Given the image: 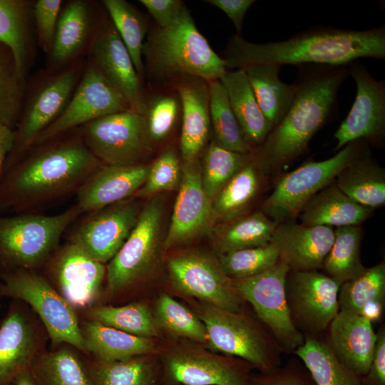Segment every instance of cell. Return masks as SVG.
<instances>
[{
    "label": "cell",
    "instance_id": "1",
    "mask_svg": "<svg viewBox=\"0 0 385 385\" xmlns=\"http://www.w3.org/2000/svg\"><path fill=\"white\" fill-rule=\"evenodd\" d=\"M360 58L385 59V26L368 30L317 27L281 41L255 43L231 36L222 59L226 68L258 65L346 67Z\"/></svg>",
    "mask_w": 385,
    "mask_h": 385
},
{
    "label": "cell",
    "instance_id": "2",
    "mask_svg": "<svg viewBox=\"0 0 385 385\" xmlns=\"http://www.w3.org/2000/svg\"><path fill=\"white\" fill-rule=\"evenodd\" d=\"M347 76V66H301L291 107L252 153L255 166L273 170L302 154L334 111L338 92Z\"/></svg>",
    "mask_w": 385,
    "mask_h": 385
},
{
    "label": "cell",
    "instance_id": "3",
    "mask_svg": "<svg viewBox=\"0 0 385 385\" xmlns=\"http://www.w3.org/2000/svg\"><path fill=\"white\" fill-rule=\"evenodd\" d=\"M102 165L83 140L46 146L5 170L0 208L21 210L77 191Z\"/></svg>",
    "mask_w": 385,
    "mask_h": 385
},
{
    "label": "cell",
    "instance_id": "4",
    "mask_svg": "<svg viewBox=\"0 0 385 385\" xmlns=\"http://www.w3.org/2000/svg\"><path fill=\"white\" fill-rule=\"evenodd\" d=\"M143 55L150 71L163 78L187 76L210 82L227 71L185 6L170 24L150 32Z\"/></svg>",
    "mask_w": 385,
    "mask_h": 385
},
{
    "label": "cell",
    "instance_id": "5",
    "mask_svg": "<svg viewBox=\"0 0 385 385\" xmlns=\"http://www.w3.org/2000/svg\"><path fill=\"white\" fill-rule=\"evenodd\" d=\"M197 315L205 324L212 351L242 359L261 374L282 365L277 342L257 319L242 310L230 312L201 303Z\"/></svg>",
    "mask_w": 385,
    "mask_h": 385
},
{
    "label": "cell",
    "instance_id": "6",
    "mask_svg": "<svg viewBox=\"0 0 385 385\" xmlns=\"http://www.w3.org/2000/svg\"><path fill=\"white\" fill-rule=\"evenodd\" d=\"M81 213L75 205L54 215L19 214L0 217V266L4 270H31L42 265Z\"/></svg>",
    "mask_w": 385,
    "mask_h": 385
},
{
    "label": "cell",
    "instance_id": "7",
    "mask_svg": "<svg viewBox=\"0 0 385 385\" xmlns=\"http://www.w3.org/2000/svg\"><path fill=\"white\" fill-rule=\"evenodd\" d=\"M366 155L367 148L359 140L348 143L328 159L304 163L279 181L264 201L261 211L277 224L293 220L307 202L345 167Z\"/></svg>",
    "mask_w": 385,
    "mask_h": 385
},
{
    "label": "cell",
    "instance_id": "8",
    "mask_svg": "<svg viewBox=\"0 0 385 385\" xmlns=\"http://www.w3.org/2000/svg\"><path fill=\"white\" fill-rule=\"evenodd\" d=\"M2 295L29 304L41 319L53 344L66 343L86 351L73 307L42 276L29 270H4Z\"/></svg>",
    "mask_w": 385,
    "mask_h": 385
},
{
    "label": "cell",
    "instance_id": "9",
    "mask_svg": "<svg viewBox=\"0 0 385 385\" xmlns=\"http://www.w3.org/2000/svg\"><path fill=\"white\" fill-rule=\"evenodd\" d=\"M163 198L154 195L141 207L135 226L106 267L107 289L125 290L145 278L155 267L163 249Z\"/></svg>",
    "mask_w": 385,
    "mask_h": 385
},
{
    "label": "cell",
    "instance_id": "10",
    "mask_svg": "<svg viewBox=\"0 0 385 385\" xmlns=\"http://www.w3.org/2000/svg\"><path fill=\"white\" fill-rule=\"evenodd\" d=\"M161 383L178 385H252V366L246 361L220 355L197 344H177L160 356Z\"/></svg>",
    "mask_w": 385,
    "mask_h": 385
},
{
    "label": "cell",
    "instance_id": "11",
    "mask_svg": "<svg viewBox=\"0 0 385 385\" xmlns=\"http://www.w3.org/2000/svg\"><path fill=\"white\" fill-rule=\"evenodd\" d=\"M83 126V141L104 165L142 164L153 153L143 115L132 109L110 114Z\"/></svg>",
    "mask_w": 385,
    "mask_h": 385
},
{
    "label": "cell",
    "instance_id": "12",
    "mask_svg": "<svg viewBox=\"0 0 385 385\" xmlns=\"http://www.w3.org/2000/svg\"><path fill=\"white\" fill-rule=\"evenodd\" d=\"M289 270L279 260L259 274L232 279L237 293L250 304L256 317L273 335L283 354H294L304 342V334L292 320L287 302L285 284Z\"/></svg>",
    "mask_w": 385,
    "mask_h": 385
},
{
    "label": "cell",
    "instance_id": "13",
    "mask_svg": "<svg viewBox=\"0 0 385 385\" xmlns=\"http://www.w3.org/2000/svg\"><path fill=\"white\" fill-rule=\"evenodd\" d=\"M167 267L173 287L180 293L227 311L244 309L245 302L217 258L199 252H184L169 258Z\"/></svg>",
    "mask_w": 385,
    "mask_h": 385
},
{
    "label": "cell",
    "instance_id": "14",
    "mask_svg": "<svg viewBox=\"0 0 385 385\" xmlns=\"http://www.w3.org/2000/svg\"><path fill=\"white\" fill-rule=\"evenodd\" d=\"M341 283L317 270L291 271L286 278L292 320L304 336L324 334L339 311Z\"/></svg>",
    "mask_w": 385,
    "mask_h": 385
},
{
    "label": "cell",
    "instance_id": "15",
    "mask_svg": "<svg viewBox=\"0 0 385 385\" xmlns=\"http://www.w3.org/2000/svg\"><path fill=\"white\" fill-rule=\"evenodd\" d=\"M78 76L76 68L58 73L42 84L23 106L5 170L21 158L40 133L60 116L75 91Z\"/></svg>",
    "mask_w": 385,
    "mask_h": 385
},
{
    "label": "cell",
    "instance_id": "16",
    "mask_svg": "<svg viewBox=\"0 0 385 385\" xmlns=\"http://www.w3.org/2000/svg\"><path fill=\"white\" fill-rule=\"evenodd\" d=\"M130 109L123 96L89 64L60 116L36 138L41 144L78 125L101 117Z\"/></svg>",
    "mask_w": 385,
    "mask_h": 385
},
{
    "label": "cell",
    "instance_id": "17",
    "mask_svg": "<svg viewBox=\"0 0 385 385\" xmlns=\"http://www.w3.org/2000/svg\"><path fill=\"white\" fill-rule=\"evenodd\" d=\"M347 71L356 83V93L349 113L334 134L336 150L359 140L378 144L385 134V81L376 80L359 62L349 64Z\"/></svg>",
    "mask_w": 385,
    "mask_h": 385
},
{
    "label": "cell",
    "instance_id": "18",
    "mask_svg": "<svg viewBox=\"0 0 385 385\" xmlns=\"http://www.w3.org/2000/svg\"><path fill=\"white\" fill-rule=\"evenodd\" d=\"M141 208L125 200L95 212L73 234V242L101 263L108 262L119 251L135 226Z\"/></svg>",
    "mask_w": 385,
    "mask_h": 385
},
{
    "label": "cell",
    "instance_id": "19",
    "mask_svg": "<svg viewBox=\"0 0 385 385\" xmlns=\"http://www.w3.org/2000/svg\"><path fill=\"white\" fill-rule=\"evenodd\" d=\"M213 220L212 200L202 188L197 160L183 163L179 191L163 249L167 250L191 240L207 230Z\"/></svg>",
    "mask_w": 385,
    "mask_h": 385
},
{
    "label": "cell",
    "instance_id": "20",
    "mask_svg": "<svg viewBox=\"0 0 385 385\" xmlns=\"http://www.w3.org/2000/svg\"><path fill=\"white\" fill-rule=\"evenodd\" d=\"M60 294L73 307H90L98 297L106 269L78 245L70 242L55 255L51 269Z\"/></svg>",
    "mask_w": 385,
    "mask_h": 385
},
{
    "label": "cell",
    "instance_id": "21",
    "mask_svg": "<svg viewBox=\"0 0 385 385\" xmlns=\"http://www.w3.org/2000/svg\"><path fill=\"white\" fill-rule=\"evenodd\" d=\"M93 65L123 96L130 109L143 115L145 108L139 75L113 24L103 26L92 42Z\"/></svg>",
    "mask_w": 385,
    "mask_h": 385
},
{
    "label": "cell",
    "instance_id": "22",
    "mask_svg": "<svg viewBox=\"0 0 385 385\" xmlns=\"http://www.w3.org/2000/svg\"><path fill=\"white\" fill-rule=\"evenodd\" d=\"M334 236L332 227L309 226L290 220L277 225L270 243L291 271L317 270L322 269Z\"/></svg>",
    "mask_w": 385,
    "mask_h": 385
},
{
    "label": "cell",
    "instance_id": "23",
    "mask_svg": "<svg viewBox=\"0 0 385 385\" xmlns=\"http://www.w3.org/2000/svg\"><path fill=\"white\" fill-rule=\"evenodd\" d=\"M41 344L37 326L14 304L0 324V385H12L17 375L30 369Z\"/></svg>",
    "mask_w": 385,
    "mask_h": 385
},
{
    "label": "cell",
    "instance_id": "24",
    "mask_svg": "<svg viewBox=\"0 0 385 385\" xmlns=\"http://www.w3.org/2000/svg\"><path fill=\"white\" fill-rule=\"evenodd\" d=\"M150 165H104L76 191V207L92 212L135 195L145 183Z\"/></svg>",
    "mask_w": 385,
    "mask_h": 385
},
{
    "label": "cell",
    "instance_id": "25",
    "mask_svg": "<svg viewBox=\"0 0 385 385\" xmlns=\"http://www.w3.org/2000/svg\"><path fill=\"white\" fill-rule=\"evenodd\" d=\"M324 337L332 352L344 366L360 377L367 372L376 341V332L369 320L339 310Z\"/></svg>",
    "mask_w": 385,
    "mask_h": 385
},
{
    "label": "cell",
    "instance_id": "26",
    "mask_svg": "<svg viewBox=\"0 0 385 385\" xmlns=\"http://www.w3.org/2000/svg\"><path fill=\"white\" fill-rule=\"evenodd\" d=\"M183 112L180 148L183 163L197 160L210 128L209 87L197 81L177 86Z\"/></svg>",
    "mask_w": 385,
    "mask_h": 385
},
{
    "label": "cell",
    "instance_id": "27",
    "mask_svg": "<svg viewBox=\"0 0 385 385\" xmlns=\"http://www.w3.org/2000/svg\"><path fill=\"white\" fill-rule=\"evenodd\" d=\"M243 135L251 146H260L272 130L261 111L245 71H226L220 79Z\"/></svg>",
    "mask_w": 385,
    "mask_h": 385
},
{
    "label": "cell",
    "instance_id": "28",
    "mask_svg": "<svg viewBox=\"0 0 385 385\" xmlns=\"http://www.w3.org/2000/svg\"><path fill=\"white\" fill-rule=\"evenodd\" d=\"M372 210L352 200L332 185L315 194L299 216L305 225L338 227L359 225L371 216Z\"/></svg>",
    "mask_w": 385,
    "mask_h": 385
},
{
    "label": "cell",
    "instance_id": "29",
    "mask_svg": "<svg viewBox=\"0 0 385 385\" xmlns=\"http://www.w3.org/2000/svg\"><path fill=\"white\" fill-rule=\"evenodd\" d=\"M81 331L86 351L96 360L118 361L155 351V339L135 336L96 321H88Z\"/></svg>",
    "mask_w": 385,
    "mask_h": 385
},
{
    "label": "cell",
    "instance_id": "30",
    "mask_svg": "<svg viewBox=\"0 0 385 385\" xmlns=\"http://www.w3.org/2000/svg\"><path fill=\"white\" fill-rule=\"evenodd\" d=\"M31 12L28 1L0 0V41L12 51L24 80L34 55Z\"/></svg>",
    "mask_w": 385,
    "mask_h": 385
},
{
    "label": "cell",
    "instance_id": "31",
    "mask_svg": "<svg viewBox=\"0 0 385 385\" xmlns=\"http://www.w3.org/2000/svg\"><path fill=\"white\" fill-rule=\"evenodd\" d=\"M280 68L258 65L244 69L259 107L272 129L286 115L295 96L294 83L287 84L279 78Z\"/></svg>",
    "mask_w": 385,
    "mask_h": 385
},
{
    "label": "cell",
    "instance_id": "32",
    "mask_svg": "<svg viewBox=\"0 0 385 385\" xmlns=\"http://www.w3.org/2000/svg\"><path fill=\"white\" fill-rule=\"evenodd\" d=\"M30 371L37 385H96L90 364L70 348L40 352Z\"/></svg>",
    "mask_w": 385,
    "mask_h": 385
},
{
    "label": "cell",
    "instance_id": "33",
    "mask_svg": "<svg viewBox=\"0 0 385 385\" xmlns=\"http://www.w3.org/2000/svg\"><path fill=\"white\" fill-rule=\"evenodd\" d=\"M336 186L347 197L366 207L385 204L384 170L364 155L345 167L336 177Z\"/></svg>",
    "mask_w": 385,
    "mask_h": 385
},
{
    "label": "cell",
    "instance_id": "34",
    "mask_svg": "<svg viewBox=\"0 0 385 385\" xmlns=\"http://www.w3.org/2000/svg\"><path fill=\"white\" fill-rule=\"evenodd\" d=\"M294 354L300 359L316 385H362L361 377L333 354L324 334L304 336L303 344Z\"/></svg>",
    "mask_w": 385,
    "mask_h": 385
},
{
    "label": "cell",
    "instance_id": "35",
    "mask_svg": "<svg viewBox=\"0 0 385 385\" xmlns=\"http://www.w3.org/2000/svg\"><path fill=\"white\" fill-rule=\"evenodd\" d=\"M91 29L88 4L82 0L69 2L60 14L50 51L51 60L64 63L76 56L85 46Z\"/></svg>",
    "mask_w": 385,
    "mask_h": 385
},
{
    "label": "cell",
    "instance_id": "36",
    "mask_svg": "<svg viewBox=\"0 0 385 385\" xmlns=\"http://www.w3.org/2000/svg\"><path fill=\"white\" fill-rule=\"evenodd\" d=\"M89 364L96 385H161L160 363L153 354Z\"/></svg>",
    "mask_w": 385,
    "mask_h": 385
},
{
    "label": "cell",
    "instance_id": "37",
    "mask_svg": "<svg viewBox=\"0 0 385 385\" xmlns=\"http://www.w3.org/2000/svg\"><path fill=\"white\" fill-rule=\"evenodd\" d=\"M261 210L225 222L215 234L218 255L270 243L277 226Z\"/></svg>",
    "mask_w": 385,
    "mask_h": 385
},
{
    "label": "cell",
    "instance_id": "38",
    "mask_svg": "<svg viewBox=\"0 0 385 385\" xmlns=\"http://www.w3.org/2000/svg\"><path fill=\"white\" fill-rule=\"evenodd\" d=\"M361 239L359 225L337 227L332 245L322 264L324 274L343 284L364 272L366 267L360 258Z\"/></svg>",
    "mask_w": 385,
    "mask_h": 385
},
{
    "label": "cell",
    "instance_id": "39",
    "mask_svg": "<svg viewBox=\"0 0 385 385\" xmlns=\"http://www.w3.org/2000/svg\"><path fill=\"white\" fill-rule=\"evenodd\" d=\"M208 84L210 118L215 142L233 152L252 153V148L246 141L232 110L225 87L220 80L210 81Z\"/></svg>",
    "mask_w": 385,
    "mask_h": 385
},
{
    "label": "cell",
    "instance_id": "40",
    "mask_svg": "<svg viewBox=\"0 0 385 385\" xmlns=\"http://www.w3.org/2000/svg\"><path fill=\"white\" fill-rule=\"evenodd\" d=\"M91 320L124 332L147 338L161 336L154 314L143 302H133L120 307L99 305L88 311Z\"/></svg>",
    "mask_w": 385,
    "mask_h": 385
},
{
    "label": "cell",
    "instance_id": "41",
    "mask_svg": "<svg viewBox=\"0 0 385 385\" xmlns=\"http://www.w3.org/2000/svg\"><path fill=\"white\" fill-rule=\"evenodd\" d=\"M153 314L161 332L164 331L175 338L207 346L208 337L202 320L197 314L169 294H160Z\"/></svg>",
    "mask_w": 385,
    "mask_h": 385
},
{
    "label": "cell",
    "instance_id": "42",
    "mask_svg": "<svg viewBox=\"0 0 385 385\" xmlns=\"http://www.w3.org/2000/svg\"><path fill=\"white\" fill-rule=\"evenodd\" d=\"M259 187L257 167L251 160L220 190L212 201L214 219L229 221L239 217Z\"/></svg>",
    "mask_w": 385,
    "mask_h": 385
},
{
    "label": "cell",
    "instance_id": "43",
    "mask_svg": "<svg viewBox=\"0 0 385 385\" xmlns=\"http://www.w3.org/2000/svg\"><path fill=\"white\" fill-rule=\"evenodd\" d=\"M339 310L360 315L367 305L385 303V263L366 270L356 278L341 284L338 294Z\"/></svg>",
    "mask_w": 385,
    "mask_h": 385
},
{
    "label": "cell",
    "instance_id": "44",
    "mask_svg": "<svg viewBox=\"0 0 385 385\" xmlns=\"http://www.w3.org/2000/svg\"><path fill=\"white\" fill-rule=\"evenodd\" d=\"M112 24L125 46L138 75L143 72V48L147 24L140 13L124 0H104Z\"/></svg>",
    "mask_w": 385,
    "mask_h": 385
},
{
    "label": "cell",
    "instance_id": "45",
    "mask_svg": "<svg viewBox=\"0 0 385 385\" xmlns=\"http://www.w3.org/2000/svg\"><path fill=\"white\" fill-rule=\"evenodd\" d=\"M24 88L25 80L12 51L0 41V126L15 129L24 106Z\"/></svg>",
    "mask_w": 385,
    "mask_h": 385
},
{
    "label": "cell",
    "instance_id": "46",
    "mask_svg": "<svg viewBox=\"0 0 385 385\" xmlns=\"http://www.w3.org/2000/svg\"><path fill=\"white\" fill-rule=\"evenodd\" d=\"M252 160L251 154L227 150L215 141L207 147L201 170L202 188L212 201L226 183Z\"/></svg>",
    "mask_w": 385,
    "mask_h": 385
},
{
    "label": "cell",
    "instance_id": "47",
    "mask_svg": "<svg viewBox=\"0 0 385 385\" xmlns=\"http://www.w3.org/2000/svg\"><path fill=\"white\" fill-rule=\"evenodd\" d=\"M224 273L230 279H240L259 274L279 261L277 248L272 243L235 250L218 255Z\"/></svg>",
    "mask_w": 385,
    "mask_h": 385
},
{
    "label": "cell",
    "instance_id": "48",
    "mask_svg": "<svg viewBox=\"0 0 385 385\" xmlns=\"http://www.w3.org/2000/svg\"><path fill=\"white\" fill-rule=\"evenodd\" d=\"M181 174L182 166L176 152L168 148L150 165L145 183L135 196L152 197L158 192L173 190L180 185Z\"/></svg>",
    "mask_w": 385,
    "mask_h": 385
},
{
    "label": "cell",
    "instance_id": "49",
    "mask_svg": "<svg viewBox=\"0 0 385 385\" xmlns=\"http://www.w3.org/2000/svg\"><path fill=\"white\" fill-rule=\"evenodd\" d=\"M178 111V101L172 96H159L145 106L143 116L153 142L161 140L168 135L176 121Z\"/></svg>",
    "mask_w": 385,
    "mask_h": 385
},
{
    "label": "cell",
    "instance_id": "50",
    "mask_svg": "<svg viewBox=\"0 0 385 385\" xmlns=\"http://www.w3.org/2000/svg\"><path fill=\"white\" fill-rule=\"evenodd\" d=\"M252 385H316L302 362L289 360L274 370L252 376Z\"/></svg>",
    "mask_w": 385,
    "mask_h": 385
},
{
    "label": "cell",
    "instance_id": "51",
    "mask_svg": "<svg viewBox=\"0 0 385 385\" xmlns=\"http://www.w3.org/2000/svg\"><path fill=\"white\" fill-rule=\"evenodd\" d=\"M61 0H38L32 8L39 45L50 52L61 9Z\"/></svg>",
    "mask_w": 385,
    "mask_h": 385
},
{
    "label": "cell",
    "instance_id": "52",
    "mask_svg": "<svg viewBox=\"0 0 385 385\" xmlns=\"http://www.w3.org/2000/svg\"><path fill=\"white\" fill-rule=\"evenodd\" d=\"M362 385H385V326L376 332L374 356L367 372L361 377Z\"/></svg>",
    "mask_w": 385,
    "mask_h": 385
},
{
    "label": "cell",
    "instance_id": "53",
    "mask_svg": "<svg viewBox=\"0 0 385 385\" xmlns=\"http://www.w3.org/2000/svg\"><path fill=\"white\" fill-rule=\"evenodd\" d=\"M157 24L163 28L170 24L185 7L180 0H140Z\"/></svg>",
    "mask_w": 385,
    "mask_h": 385
},
{
    "label": "cell",
    "instance_id": "54",
    "mask_svg": "<svg viewBox=\"0 0 385 385\" xmlns=\"http://www.w3.org/2000/svg\"><path fill=\"white\" fill-rule=\"evenodd\" d=\"M207 2L222 11L233 23L237 34L240 35L245 14L255 1L254 0H208Z\"/></svg>",
    "mask_w": 385,
    "mask_h": 385
},
{
    "label": "cell",
    "instance_id": "55",
    "mask_svg": "<svg viewBox=\"0 0 385 385\" xmlns=\"http://www.w3.org/2000/svg\"><path fill=\"white\" fill-rule=\"evenodd\" d=\"M14 143V133L5 126H0V179L4 173L6 163Z\"/></svg>",
    "mask_w": 385,
    "mask_h": 385
},
{
    "label": "cell",
    "instance_id": "56",
    "mask_svg": "<svg viewBox=\"0 0 385 385\" xmlns=\"http://www.w3.org/2000/svg\"><path fill=\"white\" fill-rule=\"evenodd\" d=\"M12 385H37L30 369L21 372L13 381Z\"/></svg>",
    "mask_w": 385,
    "mask_h": 385
},
{
    "label": "cell",
    "instance_id": "57",
    "mask_svg": "<svg viewBox=\"0 0 385 385\" xmlns=\"http://www.w3.org/2000/svg\"><path fill=\"white\" fill-rule=\"evenodd\" d=\"M161 385H178V384H167V383H161Z\"/></svg>",
    "mask_w": 385,
    "mask_h": 385
}]
</instances>
